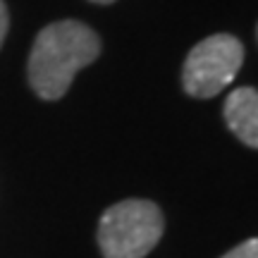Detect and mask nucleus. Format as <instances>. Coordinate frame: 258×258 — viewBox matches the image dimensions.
Here are the masks:
<instances>
[{
  "label": "nucleus",
  "instance_id": "f257e3e1",
  "mask_svg": "<svg viewBox=\"0 0 258 258\" xmlns=\"http://www.w3.org/2000/svg\"><path fill=\"white\" fill-rule=\"evenodd\" d=\"M101 55V38L77 19L53 22L38 31L29 53V84L38 98L57 101L72 86L74 74Z\"/></svg>",
  "mask_w": 258,
  "mask_h": 258
},
{
  "label": "nucleus",
  "instance_id": "f03ea898",
  "mask_svg": "<svg viewBox=\"0 0 258 258\" xmlns=\"http://www.w3.org/2000/svg\"><path fill=\"white\" fill-rule=\"evenodd\" d=\"M165 220L153 201L127 199L110 206L98 222L103 258H144L163 237Z\"/></svg>",
  "mask_w": 258,
  "mask_h": 258
},
{
  "label": "nucleus",
  "instance_id": "7ed1b4c3",
  "mask_svg": "<svg viewBox=\"0 0 258 258\" xmlns=\"http://www.w3.org/2000/svg\"><path fill=\"white\" fill-rule=\"evenodd\" d=\"M244 62V48L232 34H213L186 55L182 82L194 98H213L225 91Z\"/></svg>",
  "mask_w": 258,
  "mask_h": 258
},
{
  "label": "nucleus",
  "instance_id": "20e7f679",
  "mask_svg": "<svg viewBox=\"0 0 258 258\" xmlns=\"http://www.w3.org/2000/svg\"><path fill=\"white\" fill-rule=\"evenodd\" d=\"M225 120L239 141L258 148V89H234L225 101Z\"/></svg>",
  "mask_w": 258,
  "mask_h": 258
},
{
  "label": "nucleus",
  "instance_id": "39448f33",
  "mask_svg": "<svg viewBox=\"0 0 258 258\" xmlns=\"http://www.w3.org/2000/svg\"><path fill=\"white\" fill-rule=\"evenodd\" d=\"M222 258H258V237L237 244L234 249H230Z\"/></svg>",
  "mask_w": 258,
  "mask_h": 258
},
{
  "label": "nucleus",
  "instance_id": "423d86ee",
  "mask_svg": "<svg viewBox=\"0 0 258 258\" xmlns=\"http://www.w3.org/2000/svg\"><path fill=\"white\" fill-rule=\"evenodd\" d=\"M8 29H10V15H8V5L0 0V48L5 43V36H8Z\"/></svg>",
  "mask_w": 258,
  "mask_h": 258
},
{
  "label": "nucleus",
  "instance_id": "0eeeda50",
  "mask_svg": "<svg viewBox=\"0 0 258 258\" xmlns=\"http://www.w3.org/2000/svg\"><path fill=\"white\" fill-rule=\"evenodd\" d=\"M91 3H98V5H110V3H115V0H91Z\"/></svg>",
  "mask_w": 258,
  "mask_h": 258
}]
</instances>
